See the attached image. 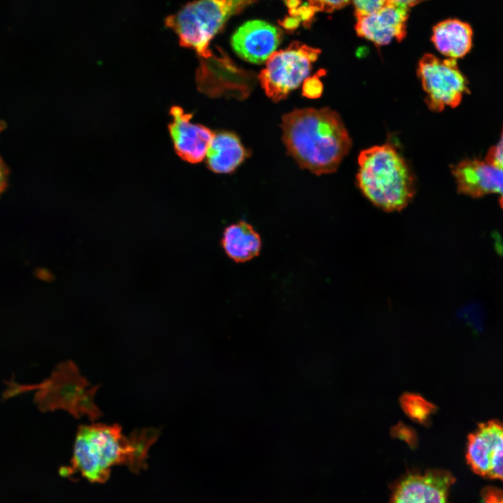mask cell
I'll use <instances>...</instances> for the list:
<instances>
[{
  "label": "cell",
  "mask_w": 503,
  "mask_h": 503,
  "mask_svg": "<svg viewBox=\"0 0 503 503\" xmlns=\"http://www.w3.org/2000/svg\"><path fill=\"white\" fill-rule=\"evenodd\" d=\"M2 123L0 122V131L3 126H1ZM8 175V169L0 156V194L3 191L7 185Z\"/></svg>",
  "instance_id": "cell-23"
},
{
  "label": "cell",
  "mask_w": 503,
  "mask_h": 503,
  "mask_svg": "<svg viewBox=\"0 0 503 503\" xmlns=\"http://www.w3.org/2000/svg\"><path fill=\"white\" fill-rule=\"evenodd\" d=\"M159 433V429L146 428L125 435L118 424L80 425L70 465L62 468L61 474H78L89 481L103 483L116 465L138 472L145 467L148 451Z\"/></svg>",
  "instance_id": "cell-1"
},
{
  "label": "cell",
  "mask_w": 503,
  "mask_h": 503,
  "mask_svg": "<svg viewBox=\"0 0 503 503\" xmlns=\"http://www.w3.org/2000/svg\"><path fill=\"white\" fill-rule=\"evenodd\" d=\"M247 152L238 138L228 132L214 135L206 154L209 169L216 173L233 172L245 159Z\"/></svg>",
  "instance_id": "cell-16"
},
{
  "label": "cell",
  "mask_w": 503,
  "mask_h": 503,
  "mask_svg": "<svg viewBox=\"0 0 503 503\" xmlns=\"http://www.w3.org/2000/svg\"><path fill=\"white\" fill-rule=\"evenodd\" d=\"M358 161V185L370 201L386 212L407 206L416 191L414 177L393 146L385 144L363 150Z\"/></svg>",
  "instance_id": "cell-3"
},
{
  "label": "cell",
  "mask_w": 503,
  "mask_h": 503,
  "mask_svg": "<svg viewBox=\"0 0 503 503\" xmlns=\"http://www.w3.org/2000/svg\"><path fill=\"white\" fill-rule=\"evenodd\" d=\"M486 161L495 167L503 169V131L497 145L492 147L486 157Z\"/></svg>",
  "instance_id": "cell-22"
},
{
  "label": "cell",
  "mask_w": 503,
  "mask_h": 503,
  "mask_svg": "<svg viewBox=\"0 0 503 503\" xmlns=\"http://www.w3.org/2000/svg\"><path fill=\"white\" fill-rule=\"evenodd\" d=\"M282 31L262 20H252L240 27L231 38V45L242 59L254 64L265 62L282 41Z\"/></svg>",
  "instance_id": "cell-10"
},
{
  "label": "cell",
  "mask_w": 503,
  "mask_h": 503,
  "mask_svg": "<svg viewBox=\"0 0 503 503\" xmlns=\"http://www.w3.org/2000/svg\"><path fill=\"white\" fill-rule=\"evenodd\" d=\"M281 127L289 154L319 175L336 171L352 145L340 116L328 108L295 110L283 116Z\"/></svg>",
  "instance_id": "cell-2"
},
{
  "label": "cell",
  "mask_w": 503,
  "mask_h": 503,
  "mask_svg": "<svg viewBox=\"0 0 503 503\" xmlns=\"http://www.w3.org/2000/svg\"><path fill=\"white\" fill-rule=\"evenodd\" d=\"M417 73L426 93L425 102L432 111L458 106L469 92L467 80L454 59H440L425 54L418 62Z\"/></svg>",
  "instance_id": "cell-7"
},
{
  "label": "cell",
  "mask_w": 503,
  "mask_h": 503,
  "mask_svg": "<svg viewBox=\"0 0 503 503\" xmlns=\"http://www.w3.org/2000/svg\"><path fill=\"white\" fill-rule=\"evenodd\" d=\"M466 458L477 474L503 481V423L479 424L468 436Z\"/></svg>",
  "instance_id": "cell-8"
},
{
  "label": "cell",
  "mask_w": 503,
  "mask_h": 503,
  "mask_svg": "<svg viewBox=\"0 0 503 503\" xmlns=\"http://www.w3.org/2000/svg\"><path fill=\"white\" fill-rule=\"evenodd\" d=\"M399 403L408 418L424 427L430 425L431 417L437 411L435 404L416 393H404Z\"/></svg>",
  "instance_id": "cell-17"
},
{
  "label": "cell",
  "mask_w": 503,
  "mask_h": 503,
  "mask_svg": "<svg viewBox=\"0 0 503 503\" xmlns=\"http://www.w3.org/2000/svg\"><path fill=\"white\" fill-rule=\"evenodd\" d=\"M255 0H196L166 17V25L177 35L180 44L202 57L212 54L210 41L233 14Z\"/></svg>",
  "instance_id": "cell-5"
},
{
  "label": "cell",
  "mask_w": 503,
  "mask_h": 503,
  "mask_svg": "<svg viewBox=\"0 0 503 503\" xmlns=\"http://www.w3.org/2000/svg\"><path fill=\"white\" fill-rule=\"evenodd\" d=\"M356 17L375 13L383 8L388 0H352Z\"/></svg>",
  "instance_id": "cell-20"
},
{
  "label": "cell",
  "mask_w": 503,
  "mask_h": 503,
  "mask_svg": "<svg viewBox=\"0 0 503 503\" xmlns=\"http://www.w3.org/2000/svg\"><path fill=\"white\" fill-rule=\"evenodd\" d=\"M452 173L459 193L472 197L497 193L503 208V169L486 161L468 159L454 166Z\"/></svg>",
  "instance_id": "cell-13"
},
{
  "label": "cell",
  "mask_w": 503,
  "mask_h": 503,
  "mask_svg": "<svg viewBox=\"0 0 503 503\" xmlns=\"http://www.w3.org/2000/svg\"><path fill=\"white\" fill-rule=\"evenodd\" d=\"M453 481V476L444 470L411 474L398 485L392 503H446Z\"/></svg>",
  "instance_id": "cell-12"
},
{
  "label": "cell",
  "mask_w": 503,
  "mask_h": 503,
  "mask_svg": "<svg viewBox=\"0 0 503 503\" xmlns=\"http://www.w3.org/2000/svg\"><path fill=\"white\" fill-rule=\"evenodd\" d=\"M172 122L168 130L175 152L183 160L196 163L205 157L214 133L208 128L193 124L192 115L173 105L170 110Z\"/></svg>",
  "instance_id": "cell-9"
},
{
  "label": "cell",
  "mask_w": 503,
  "mask_h": 503,
  "mask_svg": "<svg viewBox=\"0 0 503 503\" xmlns=\"http://www.w3.org/2000/svg\"><path fill=\"white\" fill-rule=\"evenodd\" d=\"M390 433L391 437L406 442L410 447H416L418 443V435L415 429L400 421L391 427Z\"/></svg>",
  "instance_id": "cell-19"
},
{
  "label": "cell",
  "mask_w": 503,
  "mask_h": 503,
  "mask_svg": "<svg viewBox=\"0 0 503 503\" xmlns=\"http://www.w3.org/2000/svg\"><path fill=\"white\" fill-rule=\"evenodd\" d=\"M290 13L291 17L298 23L302 21L307 26L312 21L315 13L311 8L309 0H284Z\"/></svg>",
  "instance_id": "cell-18"
},
{
  "label": "cell",
  "mask_w": 503,
  "mask_h": 503,
  "mask_svg": "<svg viewBox=\"0 0 503 503\" xmlns=\"http://www.w3.org/2000/svg\"><path fill=\"white\" fill-rule=\"evenodd\" d=\"M472 35L469 24L457 19H448L433 27L432 41L440 53L456 59L463 57L471 50Z\"/></svg>",
  "instance_id": "cell-14"
},
{
  "label": "cell",
  "mask_w": 503,
  "mask_h": 503,
  "mask_svg": "<svg viewBox=\"0 0 503 503\" xmlns=\"http://www.w3.org/2000/svg\"><path fill=\"white\" fill-rule=\"evenodd\" d=\"M350 0H314L312 7L315 13L318 11L330 13L342 8Z\"/></svg>",
  "instance_id": "cell-21"
},
{
  "label": "cell",
  "mask_w": 503,
  "mask_h": 503,
  "mask_svg": "<svg viewBox=\"0 0 503 503\" xmlns=\"http://www.w3.org/2000/svg\"><path fill=\"white\" fill-rule=\"evenodd\" d=\"M320 52L293 41L288 48L273 52L258 75L267 96L275 102L284 99L309 75Z\"/></svg>",
  "instance_id": "cell-6"
},
{
  "label": "cell",
  "mask_w": 503,
  "mask_h": 503,
  "mask_svg": "<svg viewBox=\"0 0 503 503\" xmlns=\"http://www.w3.org/2000/svg\"><path fill=\"white\" fill-rule=\"evenodd\" d=\"M388 1H391L392 3H396L398 5H400L401 6L405 7L407 8H409V7L415 6L424 0H388Z\"/></svg>",
  "instance_id": "cell-24"
},
{
  "label": "cell",
  "mask_w": 503,
  "mask_h": 503,
  "mask_svg": "<svg viewBox=\"0 0 503 503\" xmlns=\"http://www.w3.org/2000/svg\"><path fill=\"white\" fill-rule=\"evenodd\" d=\"M356 18L357 34L377 46L388 45L393 39L400 42L406 36L408 8L391 1L375 13Z\"/></svg>",
  "instance_id": "cell-11"
},
{
  "label": "cell",
  "mask_w": 503,
  "mask_h": 503,
  "mask_svg": "<svg viewBox=\"0 0 503 503\" xmlns=\"http://www.w3.org/2000/svg\"><path fill=\"white\" fill-rule=\"evenodd\" d=\"M7 384L4 398L35 391L34 402L41 411L63 409L75 418L87 415L92 421L101 416L94 401L99 386H92L71 360L59 364L50 377L38 384L20 385L11 381Z\"/></svg>",
  "instance_id": "cell-4"
},
{
  "label": "cell",
  "mask_w": 503,
  "mask_h": 503,
  "mask_svg": "<svg viewBox=\"0 0 503 503\" xmlns=\"http://www.w3.org/2000/svg\"><path fill=\"white\" fill-rule=\"evenodd\" d=\"M221 245L233 261L244 263L258 256L261 239L251 224L239 221L225 228Z\"/></svg>",
  "instance_id": "cell-15"
}]
</instances>
